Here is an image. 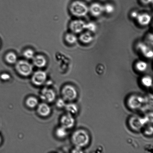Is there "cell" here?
<instances>
[{"instance_id":"obj_22","label":"cell","mask_w":153,"mask_h":153,"mask_svg":"<svg viewBox=\"0 0 153 153\" xmlns=\"http://www.w3.org/2000/svg\"><path fill=\"white\" fill-rule=\"evenodd\" d=\"M55 134L58 138L63 139L67 136V129L61 126L55 130Z\"/></svg>"},{"instance_id":"obj_18","label":"cell","mask_w":153,"mask_h":153,"mask_svg":"<svg viewBox=\"0 0 153 153\" xmlns=\"http://www.w3.org/2000/svg\"><path fill=\"white\" fill-rule=\"evenodd\" d=\"M25 104L28 107L33 109L36 107L38 106L39 102L36 97H30L27 99L25 101Z\"/></svg>"},{"instance_id":"obj_16","label":"cell","mask_w":153,"mask_h":153,"mask_svg":"<svg viewBox=\"0 0 153 153\" xmlns=\"http://www.w3.org/2000/svg\"><path fill=\"white\" fill-rule=\"evenodd\" d=\"M33 62L34 65L38 68H43L47 64V60L45 57L41 55H37L33 58Z\"/></svg>"},{"instance_id":"obj_21","label":"cell","mask_w":153,"mask_h":153,"mask_svg":"<svg viewBox=\"0 0 153 153\" xmlns=\"http://www.w3.org/2000/svg\"><path fill=\"white\" fill-rule=\"evenodd\" d=\"M5 59L6 61L8 63L14 64L17 62V57L14 53L13 52H10L6 55Z\"/></svg>"},{"instance_id":"obj_14","label":"cell","mask_w":153,"mask_h":153,"mask_svg":"<svg viewBox=\"0 0 153 153\" xmlns=\"http://www.w3.org/2000/svg\"><path fill=\"white\" fill-rule=\"evenodd\" d=\"M37 112L40 116L46 117L49 116L51 113L50 106L46 103H42L37 106Z\"/></svg>"},{"instance_id":"obj_10","label":"cell","mask_w":153,"mask_h":153,"mask_svg":"<svg viewBox=\"0 0 153 153\" xmlns=\"http://www.w3.org/2000/svg\"><path fill=\"white\" fill-rule=\"evenodd\" d=\"M61 126L67 129L72 128L75 124V120L72 115L67 113L63 115L60 120Z\"/></svg>"},{"instance_id":"obj_28","label":"cell","mask_w":153,"mask_h":153,"mask_svg":"<svg viewBox=\"0 0 153 153\" xmlns=\"http://www.w3.org/2000/svg\"><path fill=\"white\" fill-rule=\"evenodd\" d=\"M144 133L147 136H151L153 134V127L152 126L145 127L144 130Z\"/></svg>"},{"instance_id":"obj_3","label":"cell","mask_w":153,"mask_h":153,"mask_svg":"<svg viewBox=\"0 0 153 153\" xmlns=\"http://www.w3.org/2000/svg\"><path fill=\"white\" fill-rule=\"evenodd\" d=\"M148 100L141 96L133 94L130 96L127 100V106L133 110H138L146 105Z\"/></svg>"},{"instance_id":"obj_1","label":"cell","mask_w":153,"mask_h":153,"mask_svg":"<svg viewBox=\"0 0 153 153\" xmlns=\"http://www.w3.org/2000/svg\"><path fill=\"white\" fill-rule=\"evenodd\" d=\"M91 138L86 130L79 129L73 133L71 141L75 147L81 148L85 147L89 144Z\"/></svg>"},{"instance_id":"obj_17","label":"cell","mask_w":153,"mask_h":153,"mask_svg":"<svg viewBox=\"0 0 153 153\" xmlns=\"http://www.w3.org/2000/svg\"><path fill=\"white\" fill-rule=\"evenodd\" d=\"M67 113L72 115L76 114L79 112V107L77 105L73 103H70L66 104L65 106Z\"/></svg>"},{"instance_id":"obj_13","label":"cell","mask_w":153,"mask_h":153,"mask_svg":"<svg viewBox=\"0 0 153 153\" xmlns=\"http://www.w3.org/2000/svg\"><path fill=\"white\" fill-rule=\"evenodd\" d=\"M150 15L146 13H139L136 19L141 26H145L149 25L151 20Z\"/></svg>"},{"instance_id":"obj_4","label":"cell","mask_w":153,"mask_h":153,"mask_svg":"<svg viewBox=\"0 0 153 153\" xmlns=\"http://www.w3.org/2000/svg\"><path fill=\"white\" fill-rule=\"evenodd\" d=\"M149 122L147 116L141 117L134 115L130 118L128 121L129 125L132 130L135 131H140Z\"/></svg>"},{"instance_id":"obj_26","label":"cell","mask_w":153,"mask_h":153,"mask_svg":"<svg viewBox=\"0 0 153 153\" xmlns=\"http://www.w3.org/2000/svg\"><path fill=\"white\" fill-rule=\"evenodd\" d=\"M24 56L27 59H33L34 56V51L31 49H27L25 50L23 53Z\"/></svg>"},{"instance_id":"obj_6","label":"cell","mask_w":153,"mask_h":153,"mask_svg":"<svg viewBox=\"0 0 153 153\" xmlns=\"http://www.w3.org/2000/svg\"><path fill=\"white\" fill-rule=\"evenodd\" d=\"M63 99L65 101L72 102L75 100L78 97L76 88L70 85H65L61 91Z\"/></svg>"},{"instance_id":"obj_19","label":"cell","mask_w":153,"mask_h":153,"mask_svg":"<svg viewBox=\"0 0 153 153\" xmlns=\"http://www.w3.org/2000/svg\"><path fill=\"white\" fill-rule=\"evenodd\" d=\"M65 39L67 42L70 45L75 44L78 40V38L75 34L73 33H68L65 36Z\"/></svg>"},{"instance_id":"obj_23","label":"cell","mask_w":153,"mask_h":153,"mask_svg":"<svg viewBox=\"0 0 153 153\" xmlns=\"http://www.w3.org/2000/svg\"><path fill=\"white\" fill-rule=\"evenodd\" d=\"M141 83L146 88H150L152 85V78L149 76H143L141 79Z\"/></svg>"},{"instance_id":"obj_15","label":"cell","mask_w":153,"mask_h":153,"mask_svg":"<svg viewBox=\"0 0 153 153\" xmlns=\"http://www.w3.org/2000/svg\"><path fill=\"white\" fill-rule=\"evenodd\" d=\"M79 41L82 44H89L94 40V36L92 33L88 31H84L80 34L79 37Z\"/></svg>"},{"instance_id":"obj_33","label":"cell","mask_w":153,"mask_h":153,"mask_svg":"<svg viewBox=\"0 0 153 153\" xmlns=\"http://www.w3.org/2000/svg\"><path fill=\"white\" fill-rule=\"evenodd\" d=\"M1 136H0V144L1 143Z\"/></svg>"},{"instance_id":"obj_31","label":"cell","mask_w":153,"mask_h":153,"mask_svg":"<svg viewBox=\"0 0 153 153\" xmlns=\"http://www.w3.org/2000/svg\"><path fill=\"white\" fill-rule=\"evenodd\" d=\"M72 152L73 153H82L83 151H82V148L75 147V148L73 150Z\"/></svg>"},{"instance_id":"obj_11","label":"cell","mask_w":153,"mask_h":153,"mask_svg":"<svg viewBox=\"0 0 153 153\" xmlns=\"http://www.w3.org/2000/svg\"><path fill=\"white\" fill-rule=\"evenodd\" d=\"M136 48L137 50L145 57L148 58L152 57V50L146 43L140 42L136 45Z\"/></svg>"},{"instance_id":"obj_27","label":"cell","mask_w":153,"mask_h":153,"mask_svg":"<svg viewBox=\"0 0 153 153\" xmlns=\"http://www.w3.org/2000/svg\"><path fill=\"white\" fill-rule=\"evenodd\" d=\"M65 100L63 98L58 99L56 102V105L57 107L59 108H62L65 107L66 104Z\"/></svg>"},{"instance_id":"obj_2","label":"cell","mask_w":153,"mask_h":153,"mask_svg":"<svg viewBox=\"0 0 153 153\" xmlns=\"http://www.w3.org/2000/svg\"><path fill=\"white\" fill-rule=\"evenodd\" d=\"M70 10L73 16L78 18L82 17L89 13V7L84 1L76 0L70 4Z\"/></svg>"},{"instance_id":"obj_8","label":"cell","mask_w":153,"mask_h":153,"mask_svg":"<svg viewBox=\"0 0 153 153\" xmlns=\"http://www.w3.org/2000/svg\"><path fill=\"white\" fill-rule=\"evenodd\" d=\"M47 74L45 72L37 71L35 72L31 77V82L36 86H41L45 83L47 79Z\"/></svg>"},{"instance_id":"obj_32","label":"cell","mask_w":153,"mask_h":153,"mask_svg":"<svg viewBox=\"0 0 153 153\" xmlns=\"http://www.w3.org/2000/svg\"><path fill=\"white\" fill-rule=\"evenodd\" d=\"M142 4H148L152 3L153 0H140Z\"/></svg>"},{"instance_id":"obj_24","label":"cell","mask_w":153,"mask_h":153,"mask_svg":"<svg viewBox=\"0 0 153 153\" xmlns=\"http://www.w3.org/2000/svg\"><path fill=\"white\" fill-rule=\"evenodd\" d=\"M103 10L104 12H105L108 14H111L114 12L115 7L113 4L111 3H106L103 5Z\"/></svg>"},{"instance_id":"obj_34","label":"cell","mask_w":153,"mask_h":153,"mask_svg":"<svg viewBox=\"0 0 153 153\" xmlns=\"http://www.w3.org/2000/svg\"><path fill=\"white\" fill-rule=\"evenodd\" d=\"M0 44H1V43H0Z\"/></svg>"},{"instance_id":"obj_12","label":"cell","mask_w":153,"mask_h":153,"mask_svg":"<svg viewBox=\"0 0 153 153\" xmlns=\"http://www.w3.org/2000/svg\"><path fill=\"white\" fill-rule=\"evenodd\" d=\"M89 7V13L94 17H97L100 16L104 13L103 5L100 3H93Z\"/></svg>"},{"instance_id":"obj_20","label":"cell","mask_w":153,"mask_h":153,"mask_svg":"<svg viewBox=\"0 0 153 153\" xmlns=\"http://www.w3.org/2000/svg\"><path fill=\"white\" fill-rule=\"evenodd\" d=\"M148 64L145 61H138L135 64L136 70L139 72H144L146 71L148 68Z\"/></svg>"},{"instance_id":"obj_9","label":"cell","mask_w":153,"mask_h":153,"mask_svg":"<svg viewBox=\"0 0 153 153\" xmlns=\"http://www.w3.org/2000/svg\"><path fill=\"white\" fill-rule=\"evenodd\" d=\"M56 97V94L53 90L48 88H43L40 94V98L43 101L47 103L53 102Z\"/></svg>"},{"instance_id":"obj_5","label":"cell","mask_w":153,"mask_h":153,"mask_svg":"<svg viewBox=\"0 0 153 153\" xmlns=\"http://www.w3.org/2000/svg\"><path fill=\"white\" fill-rule=\"evenodd\" d=\"M16 63V71L21 76H27L32 74L33 66L28 61L22 60L18 61Z\"/></svg>"},{"instance_id":"obj_25","label":"cell","mask_w":153,"mask_h":153,"mask_svg":"<svg viewBox=\"0 0 153 153\" xmlns=\"http://www.w3.org/2000/svg\"><path fill=\"white\" fill-rule=\"evenodd\" d=\"M97 30V25L94 22H90L86 23L85 30L94 33L96 32Z\"/></svg>"},{"instance_id":"obj_7","label":"cell","mask_w":153,"mask_h":153,"mask_svg":"<svg viewBox=\"0 0 153 153\" xmlns=\"http://www.w3.org/2000/svg\"><path fill=\"white\" fill-rule=\"evenodd\" d=\"M86 22L81 19L73 20L70 24V28L72 33L74 34H80L85 30Z\"/></svg>"},{"instance_id":"obj_29","label":"cell","mask_w":153,"mask_h":153,"mask_svg":"<svg viewBox=\"0 0 153 153\" xmlns=\"http://www.w3.org/2000/svg\"><path fill=\"white\" fill-rule=\"evenodd\" d=\"M0 78L3 81H7L10 79V76L7 73H2L0 76Z\"/></svg>"},{"instance_id":"obj_30","label":"cell","mask_w":153,"mask_h":153,"mask_svg":"<svg viewBox=\"0 0 153 153\" xmlns=\"http://www.w3.org/2000/svg\"><path fill=\"white\" fill-rule=\"evenodd\" d=\"M139 13L137 11L134 10V11L130 13V16L132 19H136L137 16H138Z\"/></svg>"}]
</instances>
